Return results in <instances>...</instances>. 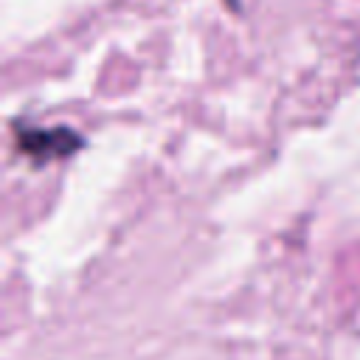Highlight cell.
Segmentation results:
<instances>
[{"label": "cell", "mask_w": 360, "mask_h": 360, "mask_svg": "<svg viewBox=\"0 0 360 360\" xmlns=\"http://www.w3.org/2000/svg\"><path fill=\"white\" fill-rule=\"evenodd\" d=\"M25 143V149L31 152V155H48V152H53V155H68L70 149H79L82 146V141L79 138H73V132H65V129H59V132H25V138H20V146Z\"/></svg>", "instance_id": "1"}, {"label": "cell", "mask_w": 360, "mask_h": 360, "mask_svg": "<svg viewBox=\"0 0 360 360\" xmlns=\"http://www.w3.org/2000/svg\"><path fill=\"white\" fill-rule=\"evenodd\" d=\"M228 3H231V6H233V8H236V0H228Z\"/></svg>", "instance_id": "2"}]
</instances>
